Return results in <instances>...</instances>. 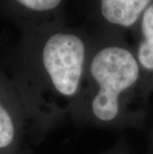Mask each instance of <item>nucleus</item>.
I'll return each mask as SVG.
<instances>
[{"mask_svg":"<svg viewBox=\"0 0 153 154\" xmlns=\"http://www.w3.org/2000/svg\"><path fill=\"white\" fill-rule=\"evenodd\" d=\"M94 19L102 31L123 34L134 31L137 23L153 0H92Z\"/></svg>","mask_w":153,"mask_h":154,"instance_id":"20e7f679","label":"nucleus"},{"mask_svg":"<svg viewBox=\"0 0 153 154\" xmlns=\"http://www.w3.org/2000/svg\"><path fill=\"white\" fill-rule=\"evenodd\" d=\"M22 6L34 12H51L59 7L64 0H17Z\"/></svg>","mask_w":153,"mask_h":154,"instance_id":"423d86ee","label":"nucleus"},{"mask_svg":"<svg viewBox=\"0 0 153 154\" xmlns=\"http://www.w3.org/2000/svg\"><path fill=\"white\" fill-rule=\"evenodd\" d=\"M90 40L75 31L47 34L39 48L38 69L17 83L42 136L70 116L82 93Z\"/></svg>","mask_w":153,"mask_h":154,"instance_id":"f03ea898","label":"nucleus"},{"mask_svg":"<svg viewBox=\"0 0 153 154\" xmlns=\"http://www.w3.org/2000/svg\"><path fill=\"white\" fill-rule=\"evenodd\" d=\"M148 94L134 49L115 32L90 40L82 93L70 117L100 127L138 123Z\"/></svg>","mask_w":153,"mask_h":154,"instance_id":"f257e3e1","label":"nucleus"},{"mask_svg":"<svg viewBox=\"0 0 153 154\" xmlns=\"http://www.w3.org/2000/svg\"><path fill=\"white\" fill-rule=\"evenodd\" d=\"M151 141H152V143H151V154H153V135L151 137Z\"/></svg>","mask_w":153,"mask_h":154,"instance_id":"6e6552de","label":"nucleus"},{"mask_svg":"<svg viewBox=\"0 0 153 154\" xmlns=\"http://www.w3.org/2000/svg\"><path fill=\"white\" fill-rule=\"evenodd\" d=\"M106 154H125V153L121 151V148H120V147H118V148H115V150H112V151H109V152H106Z\"/></svg>","mask_w":153,"mask_h":154,"instance_id":"0eeeda50","label":"nucleus"},{"mask_svg":"<svg viewBox=\"0 0 153 154\" xmlns=\"http://www.w3.org/2000/svg\"><path fill=\"white\" fill-rule=\"evenodd\" d=\"M136 43L133 47L141 69L147 94L153 93V2L143 12L134 29Z\"/></svg>","mask_w":153,"mask_h":154,"instance_id":"39448f33","label":"nucleus"},{"mask_svg":"<svg viewBox=\"0 0 153 154\" xmlns=\"http://www.w3.org/2000/svg\"><path fill=\"white\" fill-rule=\"evenodd\" d=\"M42 137L17 81L0 79V154H28Z\"/></svg>","mask_w":153,"mask_h":154,"instance_id":"7ed1b4c3","label":"nucleus"}]
</instances>
